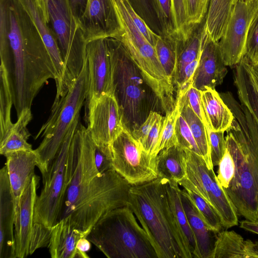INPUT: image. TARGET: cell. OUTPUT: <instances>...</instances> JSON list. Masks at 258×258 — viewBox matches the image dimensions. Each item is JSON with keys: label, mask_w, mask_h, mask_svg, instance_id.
Instances as JSON below:
<instances>
[{"label": "cell", "mask_w": 258, "mask_h": 258, "mask_svg": "<svg viewBox=\"0 0 258 258\" xmlns=\"http://www.w3.org/2000/svg\"><path fill=\"white\" fill-rule=\"evenodd\" d=\"M181 105L180 113L189 126L195 138L201 156L209 169L214 168L210 154V148L207 131L204 123L194 112L183 95L177 96Z\"/></svg>", "instance_id": "obj_30"}, {"label": "cell", "mask_w": 258, "mask_h": 258, "mask_svg": "<svg viewBox=\"0 0 258 258\" xmlns=\"http://www.w3.org/2000/svg\"><path fill=\"white\" fill-rule=\"evenodd\" d=\"M79 121L80 116L74 120L68 131L46 177L42 180L43 187L36 201L33 224L50 230L61 216L67 188L69 155Z\"/></svg>", "instance_id": "obj_10"}, {"label": "cell", "mask_w": 258, "mask_h": 258, "mask_svg": "<svg viewBox=\"0 0 258 258\" xmlns=\"http://www.w3.org/2000/svg\"><path fill=\"white\" fill-rule=\"evenodd\" d=\"M72 12L78 21L84 14L88 0H69Z\"/></svg>", "instance_id": "obj_47"}, {"label": "cell", "mask_w": 258, "mask_h": 258, "mask_svg": "<svg viewBox=\"0 0 258 258\" xmlns=\"http://www.w3.org/2000/svg\"><path fill=\"white\" fill-rule=\"evenodd\" d=\"M209 0H185L188 25L192 30L204 20Z\"/></svg>", "instance_id": "obj_38"}, {"label": "cell", "mask_w": 258, "mask_h": 258, "mask_svg": "<svg viewBox=\"0 0 258 258\" xmlns=\"http://www.w3.org/2000/svg\"><path fill=\"white\" fill-rule=\"evenodd\" d=\"M251 77L258 93V63L252 64L247 58L243 56L240 60Z\"/></svg>", "instance_id": "obj_48"}, {"label": "cell", "mask_w": 258, "mask_h": 258, "mask_svg": "<svg viewBox=\"0 0 258 258\" xmlns=\"http://www.w3.org/2000/svg\"><path fill=\"white\" fill-rule=\"evenodd\" d=\"M111 63L113 94L123 127L131 135L152 111L164 112L161 102L120 42L106 38Z\"/></svg>", "instance_id": "obj_4"}, {"label": "cell", "mask_w": 258, "mask_h": 258, "mask_svg": "<svg viewBox=\"0 0 258 258\" xmlns=\"http://www.w3.org/2000/svg\"><path fill=\"white\" fill-rule=\"evenodd\" d=\"M0 139L13 125L11 120V109L13 100L11 88L4 70L0 67Z\"/></svg>", "instance_id": "obj_33"}, {"label": "cell", "mask_w": 258, "mask_h": 258, "mask_svg": "<svg viewBox=\"0 0 258 258\" xmlns=\"http://www.w3.org/2000/svg\"><path fill=\"white\" fill-rule=\"evenodd\" d=\"M177 42V40L172 37L160 35L154 46L161 65L172 83L176 62Z\"/></svg>", "instance_id": "obj_32"}, {"label": "cell", "mask_w": 258, "mask_h": 258, "mask_svg": "<svg viewBox=\"0 0 258 258\" xmlns=\"http://www.w3.org/2000/svg\"><path fill=\"white\" fill-rule=\"evenodd\" d=\"M243 56L253 64L258 63V14L249 27Z\"/></svg>", "instance_id": "obj_41"}, {"label": "cell", "mask_w": 258, "mask_h": 258, "mask_svg": "<svg viewBox=\"0 0 258 258\" xmlns=\"http://www.w3.org/2000/svg\"><path fill=\"white\" fill-rule=\"evenodd\" d=\"M168 181L158 177L132 185L127 206L147 233L158 258H193L169 203Z\"/></svg>", "instance_id": "obj_3"}, {"label": "cell", "mask_w": 258, "mask_h": 258, "mask_svg": "<svg viewBox=\"0 0 258 258\" xmlns=\"http://www.w3.org/2000/svg\"><path fill=\"white\" fill-rule=\"evenodd\" d=\"M90 232L79 230L65 220H60L51 229L48 244L51 257L77 258L79 241L87 238Z\"/></svg>", "instance_id": "obj_22"}, {"label": "cell", "mask_w": 258, "mask_h": 258, "mask_svg": "<svg viewBox=\"0 0 258 258\" xmlns=\"http://www.w3.org/2000/svg\"><path fill=\"white\" fill-rule=\"evenodd\" d=\"M204 35L203 25L198 33L192 34L187 40L177 41L176 62L173 78L175 90L186 66L200 57Z\"/></svg>", "instance_id": "obj_29"}, {"label": "cell", "mask_w": 258, "mask_h": 258, "mask_svg": "<svg viewBox=\"0 0 258 258\" xmlns=\"http://www.w3.org/2000/svg\"><path fill=\"white\" fill-rule=\"evenodd\" d=\"M180 111L181 105L179 100L176 99V104L174 108L164 116L156 150L157 155L161 150L178 145L175 134V125Z\"/></svg>", "instance_id": "obj_36"}, {"label": "cell", "mask_w": 258, "mask_h": 258, "mask_svg": "<svg viewBox=\"0 0 258 258\" xmlns=\"http://www.w3.org/2000/svg\"><path fill=\"white\" fill-rule=\"evenodd\" d=\"M91 243L87 238H83L79 241L77 246L78 250L77 258L89 257L86 252L90 250Z\"/></svg>", "instance_id": "obj_49"}, {"label": "cell", "mask_w": 258, "mask_h": 258, "mask_svg": "<svg viewBox=\"0 0 258 258\" xmlns=\"http://www.w3.org/2000/svg\"><path fill=\"white\" fill-rule=\"evenodd\" d=\"M181 196L183 208L196 241L194 257L211 258L217 233L208 227L193 203L182 190Z\"/></svg>", "instance_id": "obj_23"}, {"label": "cell", "mask_w": 258, "mask_h": 258, "mask_svg": "<svg viewBox=\"0 0 258 258\" xmlns=\"http://www.w3.org/2000/svg\"><path fill=\"white\" fill-rule=\"evenodd\" d=\"M186 176L178 184L196 191L204 198L219 216L223 228L227 229L238 224L236 210L220 185L214 168L209 169L200 154L184 149Z\"/></svg>", "instance_id": "obj_11"}, {"label": "cell", "mask_w": 258, "mask_h": 258, "mask_svg": "<svg viewBox=\"0 0 258 258\" xmlns=\"http://www.w3.org/2000/svg\"><path fill=\"white\" fill-rule=\"evenodd\" d=\"M163 119L164 116L159 113L146 140L142 146L145 151L153 157L157 156L156 150Z\"/></svg>", "instance_id": "obj_43"}, {"label": "cell", "mask_w": 258, "mask_h": 258, "mask_svg": "<svg viewBox=\"0 0 258 258\" xmlns=\"http://www.w3.org/2000/svg\"><path fill=\"white\" fill-rule=\"evenodd\" d=\"M170 7L173 38L178 41H185L192 35L188 23L185 0H170Z\"/></svg>", "instance_id": "obj_34"}, {"label": "cell", "mask_w": 258, "mask_h": 258, "mask_svg": "<svg viewBox=\"0 0 258 258\" xmlns=\"http://www.w3.org/2000/svg\"><path fill=\"white\" fill-rule=\"evenodd\" d=\"M32 118L31 109L24 110L17 121L5 136L0 139V154H7L19 151L33 150L27 140L30 136L27 126Z\"/></svg>", "instance_id": "obj_28"}, {"label": "cell", "mask_w": 258, "mask_h": 258, "mask_svg": "<svg viewBox=\"0 0 258 258\" xmlns=\"http://www.w3.org/2000/svg\"><path fill=\"white\" fill-rule=\"evenodd\" d=\"M240 227L247 231L258 234V220H242L240 223Z\"/></svg>", "instance_id": "obj_50"}, {"label": "cell", "mask_w": 258, "mask_h": 258, "mask_svg": "<svg viewBox=\"0 0 258 258\" xmlns=\"http://www.w3.org/2000/svg\"><path fill=\"white\" fill-rule=\"evenodd\" d=\"M94 149L90 134L79 121L70 150L67 188L59 221L64 220L82 231H91L107 213L127 206L132 186L113 169L100 173Z\"/></svg>", "instance_id": "obj_1"}, {"label": "cell", "mask_w": 258, "mask_h": 258, "mask_svg": "<svg viewBox=\"0 0 258 258\" xmlns=\"http://www.w3.org/2000/svg\"><path fill=\"white\" fill-rule=\"evenodd\" d=\"M183 188L182 191L193 203L208 227L217 233L220 232L223 228L222 222L215 210L196 191L188 187Z\"/></svg>", "instance_id": "obj_35"}, {"label": "cell", "mask_w": 258, "mask_h": 258, "mask_svg": "<svg viewBox=\"0 0 258 258\" xmlns=\"http://www.w3.org/2000/svg\"><path fill=\"white\" fill-rule=\"evenodd\" d=\"M258 14V0H239L218 42L226 66L239 63L244 55L249 27Z\"/></svg>", "instance_id": "obj_13"}, {"label": "cell", "mask_w": 258, "mask_h": 258, "mask_svg": "<svg viewBox=\"0 0 258 258\" xmlns=\"http://www.w3.org/2000/svg\"><path fill=\"white\" fill-rule=\"evenodd\" d=\"M159 113V112L156 111L151 112L146 120L137 131L132 134L133 137L141 147L146 140Z\"/></svg>", "instance_id": "obj_46"}, {"label": "cell", "mask_w": 258, "mask_h": 258, "mask_svg": "<svg viewBox=\"0 0 258 258\" xmlns=\"http://www.w3.org/2000/svg\"><path fill=\"white\" fill-rule=\"evenodd\" d=\"M234 81L240 103L230 92L221 95L234 117L228 130L258 168V93L241 61L236 65Z\"/></svg>", "instance_id": "obj_9"}, {"label": "cell", "mask_w": 258, "mask_h": 258, "mask_svg": "<svg viewBox=\"0 0 258 258\" xmlns=\"http://www.w3.org/2000/svg\"><path fill=\"white\" fill-rule=\"evenodd\" d=\"M39 180V177L35 174L21 197L15 215L14 236L16 258H24L30 254L34 207L38 196L37 190Z\"/></svg>", "instance_id": "obj_17"}, {"label": "cell", "mask_w": 258, "mask_h": 258, "mask_svg": "<svg viewBox=\"0 0 258 258\" xmlns=\"http://www.w3.org/2000/svg\"><path fill=\"white\" fill-rule=\"evenodd\" d=\"M239 1L209 0L203 25L204 31L207 37L214 42L219 41Z\"/></svg>", "instance_id": "obj_26"}, {"label": "cell", "mask_w": 258, "mask_h": 258, "mask_svg": "<svg viewBox=\"0 0 258 258\" xmlns=\"http://www.w3.org/2000/svg\"><path fill=\"white\" fill-rule=\"evenodd\" d=\"M111 147L113 169L132 185H140L158 177L156 156L145 151L125 130Z\"/></svg>", "instance_id": "obj_12"}, {"label": "cell", "mask_w": 258, "mask_h": 258, "mask_svg": "<svg viewBox=\"0 0 258 258\" xmlns=\"http://www.w3.org/2000/svg\"><path fill=\"white\" fill-rule=\"evenodd\" d=\"M88 66L86 57L82 70L67 94L53 103L47 121L35 139L43 138L35 149L38 156L39 168L44 179L48 172L62 141L74 120L80 116L85 104L88 86Z\"/></svg>", "instance_id": "obj_7"}, {"label": "cell", "mask_w": 258, "mask_h": 258, "mask_svg": "<svg viewBox=\"0 0 258 258\" xmlns=\"http://www.w3.org/2000/svg\"><path fill=\"white\" fill-rule=\"evenodd\" d=\"M156 17L163 29L164 35L173 37L170 0H152Z\"/></svg>", "instance_id": "obj_40"}, {"label": "cell", "mask_w": 258, "mask_h": 258, "mask_svg": "<svg viewBox=\"0 0 258 258\" xmlns=\"http://www.w3.org/2000/svg\"><path fill=\"white\" fill-rule=\"evenodd\" d=\"M211 258H258V242L244 240L234 231H220Z\"/></svg>", "instance_id": "obj_25"}, {"label": "cell", "mask_w": 258, "mask_h": 258, "mask_svg": "<svg viewBox=\"0 0 258 258\" xmlns=\"http://www.w3.org/2000/svg\"><path fill=\"white\" fill-rule=\"evenodd\" d=\"M38 4L42 10L46 22L49 24V18L48 11V0H37Z\"/></svg>", "instance_id": "obj_51"}, {"label": "cell", "mask_w": 258, "mask_h": 258, "mask_svg": "<svg viewBox=\"0 0 258 258\" xmlns=\"http://www.w3.org/2000/svg\"><path fill=\"white\" fill-rule=\"evenodd\" d=\"M94 143V158L98 171L100 173H103L113 169L111 145H98L95 142Z\"/></svg>", "instance_id": "obj_42"}, {"label": "cell", "mask_w": 258, "mask_h": 258, "mask_svg": "<svg viewBox=\"0 0 258 258\" xmlns=\"http://www.w3.org/2000/svg\"><path fill=\"white\" fill-rule=\"evenodd\" d=\"M86 57L88 80L85 105L92 99L113 94L111 63L106 38L88 42Z\"/></svg>", "instance_id": "obj_15"}, {"label": "cell", "mask_w": 258, "mask_h": 258, "mask_svg": "<svg viewBox=\"0 0 258 258\" xmlns=\"http://www.w3.org/2000/svg\"><path fill=\"white\" fill-rule=\"evenodd\" d=\"M49 25L54 33L64 66L62 79L56 87L53 102L68 92L83 68L87 42L69 0H48Z\"/></svg>", "instance_id": "obj_8"}, {"label": "cell", "mask_w": 258, "mask_h": 258, "mask_svg": "<svg viewBox=\"0 0 258 258\" xmlns=\"http://www.w3.org/2000/svg\"><path fill=\"white\" fill-rule=\"evenodd\" d=\"M175 181H168L167 191L169 203L194 257L197 248L196 241L183 208L181 196V189Z\"/></svg>", "instance_id": "obj_31"}, {"label": "cell", "mask_w": 258, "mask_h": 258, "mask_svg": "<svg viewBox=\"0 0 258 258\" xmlns=\"http://www.w3.org/2000/svg\"><path fill=\"white\" fill-rule=\"evenodd\" d=\"M201 95V91L191 85L183 95L190 107L205 125L207 122L202 108Z\"/></svg>", "instance_id": "obj_44"}, {"label": "cell", "mask_w": 258, "mask_h": 258, "mask_svg": "<svg viewBox=\"0 0 258 258\" xmlns=\"http://www.w3.org/2000/svg\"><path fill=\"white\" fill-rule=\"evenodd\" d=\"M10 45L0 51L1 66L11 88L17 118L56 72L43 39L18 0H9Z\"/></svg>", "instance_id": "obj_2"}, {"label": "cell", "mask_w": 258, "mask_h": 258, "mask_svg": "<svg viewBox=\"0 0 258 258\" xmlns=\"http://www.w3.org/2000/svg\"><path fill=\"white\" fill-rule=\"evenodd\" d=\"M85 107L87 129L95 143L111 145L124 130L120 109L113 94L92 99Z\"/></svg>", "instance_id": "obj_14"}, {"label": "cell", "mask_w": 258, "mask_h": 258, "mask_svg": "<svg viewBox=\"0 0 258 258\" xmlns=\"http://www.w3.org/2000/svg\"><path fill=\"white\" fill-rule=\"evenodd\" d=\"M205 126L208 136L211 161L214 167L218 165L225 153L226 140L224 132L213 131L207 125Z\"/></svg>", "instance_id": "obj_39"}, {"label": "cell", "mask_w": 258, "mask_h": 258, "mask_svg": "<svg viewBox=\"0 0 258 258\" xmlns=\"http://www.w3.org/2000/svg\"><path fill=\"white\" fill-rule=\"evenodd\" d=\"M39 31L48 50L56 72V86L60 83L64 75V66L57 41L37 0H18Z\"/></svg>", "instance_id": "obj_21"}, {"label": "cell", "mask_w": 258, "mask_h": 258, "mask_svg": "<svg viewBox=\"0 0 258 258\" xmlns=\"http://www.w3.org/2000/svg\"><path fill=\"white\" fill-rule=\"evenodd\" d=\"M202 108L206 124L213 131L225 132L234 119L233 113L215 89L201 91Z\"/></svg>", "instance_id": "obj_24"}, {"label": "cell", "mask_w": 258, "mask_h": 258, "mask_svg": "<svg viewBox=\"0 0 258 258\" xmlns=\"http://www.w3.org/2000/svg\"><path fill=\"white\" fill-rule=\"evenodd\" d=\"M227 73V69L218 42L211 40L205 34L201 54L193 78L192 86L201 91L207 88L215 89L222 83Z\"/></svg>", "instance_id": "obj_18"}, {"label": "cell", "mask_w": 258, "mask_h": 258, "mask_svg": "<svg viewBox=\"0 0 258 258\" xmlns=\"http://www.w3.org/2000/svg\"><path fill=\"white\" fill-rule=\"evenodd\" d=\"M79 23L87 42L99 38L114 37L118 29L111 0H88Z\"/></svg>", "instance_id": "obj_16"}, {"label": "cell", "mask_w": 258, "mask_h": 258, "mask_svg": "<svg viewBox=\"0 0 258 258\" xmlns=\"http://www.w3.org/2000/svg\"><path fill=\"white\" fill-rule=\"evenodd\" d=\"M175 134L178 145L201 155L190 128L180 113L176 120Z\"/></svg>", "instance_id": "obj_37"}, {"label": "cell", "mask_w": 258, "mask_h": 258, "mask_svg": "<svg viewBox=\"0 0 258 258\" xmlns=\"http://www.w3.org/2000/svg\"><path fill=\"white\" fill-rule=\"evenodd\" d=\"M136 12L151 28L155 11L152 0H129ZM153 26V25H152Z\"/></svg>", "instance_id": "obj_45"}, {"label": "cell", "mask_w": 258, "mask_h": 258, "mask_svg": "<svg viewBox=\"0 0 258 258\" xmlns=\"http://www.w3.org/2000/svg\"><path fill=\"white\" fill-rule=\"evenodd\" d=\"M15 209L6 165L0 170V257L16 258Z\"/></svg>", "instance_id": "obj_20"}, {"label": "cell", "mask_w": 258, "mask_h": 258, "mask_svg": "<svg viewBox=\"0 0 258 258\" xmlns=\"http://www.w3.org/2000/svg\"><path fill=\"white\" fill-rule=\"evenodd\" d=\"M87 238L109 258H158L148 235L127 206L104 215Z\"/></svg>", "instance_id": "obj_5"}, {"label": "cell", "mask_w": 258, "mask_h": 258, "mask_svg": "<svg viewBox=\"0 0 258 258\" xmlns=\"http://www.w3.org/2000/svg\"><path fill=\"white\" fill-rule=\"evenodd\" d=\"M226 149L218 164L217 178L238 215L258 220V168L227 130Z\"/></svg>", "instance_id": "obj_6"}, {"label": "cell", "mask_w": 258, "mask_h": 258, "mask_svg": "<svg viewBox=\"0 0 258 258\" xmlns=\"http://www.w3.org/2000/svg\"><path fill=\"white\" fill-rule=\"evenodd\" d=\"M185 157L184 149L178 145L160 151L156 157L158 177L178 183L186 176Z\"/></svg>", "instance_id": "obj_27"}, {"label": "cell", "mask_w": 258, "mask_h": 258, "mask_svg": "<svg viewBox=\"0 0 258 258\" xmlns=\"http://www.w3.org/2000/svg\"><path fill=\"white\" fill-rule=\"evenodd\" d=\"M6 158V165L10 181L15 215L18 210L21 197L28 184L35 174L38 156L35 150H22L10 153Z\"/></svg>", "instance_id": "obj_19"}]
</instances>
